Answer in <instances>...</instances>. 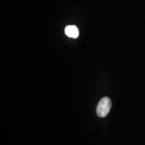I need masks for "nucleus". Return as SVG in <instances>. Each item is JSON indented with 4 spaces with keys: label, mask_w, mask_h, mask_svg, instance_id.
<instances>
[{
    "label": "nucleus",
    "mask_w": 145,
    "mask_h": 145,
    "mask_svg": "<svg viewBox=\"0 0 145 145\" xmlns=\"http://www.w3.org/2000/svg\"><path fill=\"white\" fill-rule=\"evenodd\" d=\"M112 102L109 98L104 97L101 99L99 102L96 109V112L98 116L101 118L105 117L109 114Z\"/></svg>",
    "instance_id": "f257e3e1"
},
{
    "label": "nucleus",
    "mask_w": 145,
    "mask_h": 145,
    "mask_svg": "<svg viewBox=\"0 0 145 145\" xmlns=\"http://www.w3.org/2000/svg\"><path fill=\"white\" fill-rule=\"evenodd\" d=\"M65 33L69 37L77 38L79 36L78 28L75 25H69L65 29Z\"/></svg>",
    "instance_id": "f03ea898"
}]
</instances>
